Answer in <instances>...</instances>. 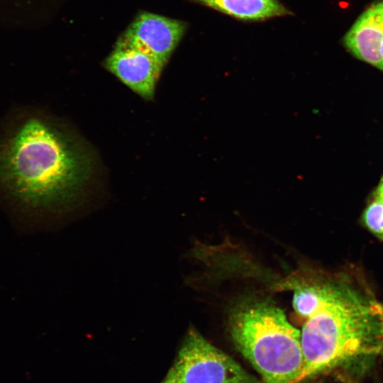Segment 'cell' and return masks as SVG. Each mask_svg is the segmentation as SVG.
Returning <instances> with one entry per match:
<instances>
[{"label": "cell", "mask_w": 383, "mask_h": 383, "mask_svg": "<svg viewBox=\"0 0 383 383\" xmlns=\"http://www.w3.org/2000/svg\"><path fill=\"white\" fill-rule=\"evenodd\" d=\"M185 30L183 21L142 12L120 38L148 53L165 67Z\"/></svg>", "instance_id": "8992f818"}, {"label": "cell", "mask_w": 383, "mask_h": 383, "mask_svg": "<svg viewBox=\"0 0 383 383\" xmlns=\"http://www.w3.org/2000/svg\"><path fill=\"white\" fill-rule=\"evenodd\" d=\"M304 368L300 382L354 361L383 355V302L344 274L294 287Z\"/></svg>", "instance_id": "6da1fadb"}, {"label": "cell", "mask_w": 383, "mask_h": 383, "mask_svg": "<svg viewBox=\"0 0 383 383\" xmlns=\"http://www.w3.org/2000/svg\"><path fill=\"white\" fill-rule=\"evenodd\" d=\"M377 5L379 8V9L382 11V12L383 13V1L377 4Z\"/></svg>", "instance_id": "4fadbf2b"}, {"label": "cell", "mask_w": 383, "mask_h": 383, "mask_svg": "<svg viewBox=\"0 0 383 383\" xmlns=\"http://www.w3.org/2000/svg\"><path fill=\"white\" fill-rule=\"evenodd\" d=\"M228 325L238 351L262 383H299L304 368L300 331L267 298L248 296L230 309Z\"/></svg>", "instance_id": "3957f363"}, {"label": "cell", "mask_w": 383, "mask_h": 383, "mask_svg": "<svg viewBox=\"0 0 383 383\" xmlns=\"http://www.w3.org/2000/svg\"><path fill=\"white\" fill-rule=\"evenodd\" d=\"M367 228L383 240V203L377 197L367 206L362 216Z\"/></svg>", "instance_id": "9c48e42d"}, {"label": "cell", "mask_w": 383, "mask_h": 383, "mask_svg": "<svg viewBox=\"0 0 383 383\" xmlns=\"http://www.w3.org/2000/svg\"><path fill=\"white\" fill-rule=\"evenodd\" d=\"M375 197L378 198L383 203V194H376Z\"/></svg>", "instance_id": "5bb4252c"}, {"label": "cell", "mask_w": 383, "mask_h": 383, "mask_svg": "<svg viewBox=\"0 0 383 383\" xmlns=\"http://www.w3.org/2000/svg\"><path fill=\"white\" fill-rule=\"evenodd\" d=\"M383 39V13L374 5L365 11L344 38L350 52L383 71L379 48Z\"/></svg>", "instance_id": "52a82bcc"}, {"label": "cell", "mask_w": 383, "mask_h": 383, "mask_svg": "<svg viewBox=\"0 0 383 383\" xmlns=\"http://www.w3.org/2000/svg\"><path fill=\"white\" fill-rule=\"evenodd\" d=\"M170 370L174 383H262L192 328Z\"/></svg>", "instance_id": "277c9868"}, {"label": "cell", "mask_w": 383, "mask_h": 383, "mask_svg": "<svg viewBox=\"0 0 383 383\" xmlns=\"http://www.w3.org/2000/svg\"><path fill=\"white\" fill-rule=\"evenodd\" d=\"M376 194H383V178L378 186Z\"/></svg>", "instance_id": "8fae6325"}, {"label": "cell", "mask_w": 383, "mask_h": 383, "mask_svg": "<svg viewBox=\"0 0 383 383\" xmlns=\"http://www.w3.org/2000/svg\"><path fill=\"white\" fill-rule=\"evenodd\" d=\"M91 171L79 145L43 116L18 109L0 131V192L30 209L73 203Z\"/></svg>", "instance_id": "7a4b0ae2"}, {"label": "cell", "mask_w": 383, "mask_h": 383, "mask_svg": "<svg viewBox=\"0 0 383 383\" xmlns=\"http://www.w3.org/2000/svg\"><path fill=\"white\" fill-rule=\"evenodd\" d=\"M160 383H174V375L171 370L168 371L166 377Z\"/></svg>", "instance_id": "30bf717a"}, {"label": "cell", "mask_w": 383, "mask_h": 383, "mask_svg": "<svg viewBox=\"0 0 383 383\" xmlns=\"http://www.w3.org/2000/svg\"><path fill=\"white\" fill-rule=\"evenodd\" d=\"M219 11L244 20H264L288 14L277 0H195Z\"/></svg>", "instance_id": "ba28073f"}, {"label": "cell", "mask_w": 383, "mask_h": 383, "mask_svg": "<svg viewBox=\"0 0 383 383\" xmlns=\"http://www.w3.org/2000/svg\"><path fill=\"white\" fill-rule=\"evenodd\" d=\"M379 52H380V55L383 61V39L380 44Z\"/></svg>", "instance_id": "7c38bea8"}, {"label": "cell", "mask_w": 383, "mask_h": 383, "mask_svg": "<svg viewBox=\"0 0 383 383\" xmlns=\"http://www.w3.org/2000/svg\"><path fill=\"white\" fill-rule=\"evenodd\" d=\"M104 66L133 92L146 100L153 99L165 67L140 48L118 38Z\"/></svg>", "instance_id": "5b68a950"}]
</instances>
